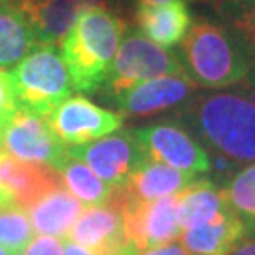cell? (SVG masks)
Returning <instances> with one entry per match:
<instances>
[{"label": "cell", "mask_w": 255, "mask_h": 255, "mask_svg": "<svg viewBox=\"0 0 255 255\" xmlns=\"http://www.w3.org/2000/svg\"><path fill=\"white\" fill-rule=\"evenodd\" d=\"M0 187L9 195L13 204L28 210L47 193L64 187L59 170L47 164L27 163L0 151Z\"/></svg>", "instance_id": "13"}, {"label": "cell", "mask_w": 255, "mask_h": 255, "mask_svg": "<svg viewBox=\"0 0 255 255\" xmlns=\"http://www.w3.org/2000/svg\"><path fill=\"white\" fill-rule=\"evenodd\" d=\"M246 237V227L229 208L204 225L182 231V246L189 255H227Z\"/></svg>", "instance_id": "17"}, {"label": "cell", "mask_w": 255, "mask_h": 255, "mask_svg": "<svg viewBox=\"0 0 255 255\" xmlns=\"http://www.w3.org/2000/svg\"><path fill=\"white\" fill-rule=\"evenodd\" d=\"M4 151L27 163L47 164L55 170L68 159V147L55 136L46 118L15 110L4 125Z\"/></svg>", "instance_id": "10"}, {"label": "cell", "mask_w": 255, "mask_h": 255, "mask_svg": "<svg viewBox=\"0 0 255 255\" xmlns=\"http://www.w3.org/2000/svg\"><path fill=\"white\" fill-rule=\"evenodd\" d=\"M47 125L64 146L76 147L110 136L123 127V116L82 95L68 97L47 116Z\"/></svg>", "instance_id": "8"}, {"label": "cell", "mask_w": 255, "mask_h": 255, "mask_svg": "<svg viewBox=\"0 0 255 255\" xmlns=\"http://www.w3.org/2000/svg\"><path fill=\"white\" fill-rule=\"evenodd\" d=\"M127 27L125 19L106 8L83 9L78 15L61 42V55L74 89L93 93L108 83L110 68Z\"/></svg>", "instance_id": "3"}, {"label": "cell", "mask_w": 255, "mask_h": 255, "mask_svg": "<svg viewBox=\"0 0 255 255\" xmlns=\"http://www.w3.org/2000/svg\"><path fill=\"white\" fill-rule=\"evenodd\" d=\"M136 6H155V4H166V2H174V0H134Z\"/></svg>", "instance_id": "31"}, {"label": "cell", "mask_w": 255, "mask_h": 255, "mask_svg": "<svg viewBox=\"0 0 255 255\" xmlns=\"http://www.w3.org/2000/svg\"><path fill=\"white\" fill-rule=\"evenodd\" d=\"M183 72L180 57L174 51L157 46L138 28L127 27L114 57L106 85L112 95H118L147 80Z\"/></svg>", "instance_id": "5"}, {"label": "cell", "mask_w": 255, "mask_h": 255, "mask_svg": "<svg viewBox=\"0 0 255 255\" xmlns=\"http://www.w3.org/2000/svg\"><path fill=\"white\" fill-rule=\"evenodd\" d=\"M64 189L74 195L82 204L87 206H104L114 197V187L102 182L87 164L68 155V159L59 166Z\"/></svg>", "instance_id": "21"}, {"label": "cell", "mask_w": 255, "mask_h": 255, "mask_svg": "<svg viewBox=\"0 0 255 255\" xmlns=\"http://www.w3.org/2000/svg\"><path fill=\"white\" fill-rule=\"evenodd\" d=\"M68 242L85 248L93 255H136V248L125 237L121 210L114 204L89 206L72 225Z\"/></svg>", "instance_id": "12"}, {"label": "cell", "mask_w": 255, "mask_h": 255, "mask_svg": "<svg viewBox=\"0 0 255 255\" xmlns=\"http://www.w3.org/2000/svg\"><path fill=\"white\" fill-rule=\"evenodd\" d=\"M227 255H255V235L246 237L242 242H238Z\"/></svg>", "instance_id": "28"}, {"label": "cell", "mask_w": 255, "mask_h": 255, "mask_svg": "<svg viewBox=\"0 0 255 255\" xmlns=\"http://www.w3.org/2000/svg\"><path fill=\"white\" fill-rule=\"evenodd\" d=\"M206 2H210V4H214L216 8H219V6H225V4H233V2H240V0H206Z\"/></svg>", "instance_id": "33"}, {"label": "cell", "mask_w": 255, "mask_h": 255, "mask_svg": "<svg viewBox=\"0 0 255 255\" xmlns=\"http://www.w3.org/2000/svg\"><path fill=\"white\" fill-rule=\"evenodd\" d=\"M6 2H11V0H0V4H6Z\"/></svg>", "instance_id": "36"}, {"label": "cell", "mask_w": 255, "mask_h": 255, "mask_svg": "<svg viewBox=\"0 0 255 255\" xmlns=\"http://www.w3.org/2000/svg\"><path fill=\"white\" fill-rule=\"evenodd\" d=\"M227 210L221 187L206 176H201L191 187L178 195V221L182 231L204 225Z\"/></svg>", "instance_id": "19"}, {"label": "cell", "mask_w": 255, "mask_h": 255, "mask_svg": "<svg viewBox=\"0 0 255 255\" xmlns=\"http://www.w3.org/2000/svg\"><path fill=\"white\" fill-rule=\"evenodd\" d=\"M136 255H189L185 252V248L182 246V242H168L164 246L159 248H151V250H146V252H140Z\"/></svg>", "instance_id": "27"}, {"label": "cell", "mask_w": 255, "mask_h": 255, "mask_svg": "<svg viewBox=\"0 0 255 255\" xmlns=\"http://www.w3.org/2000/svg\"><path fill=\"white\" fill-rule=\"evenodd\" d=\"M34 227L27 216V210L9 202L0 208V246L13 255H21L32 240Z\"/></svg>", "instance_id": "23"}, {"label": "cell", "mask_w": 255, "mask_h": 255, "mask_svg": "<svg viewBox=\"0 0 255 255\" xmlns=\"http://www.w3.org/2000/svg\"><path fill=\"white\" fill-rule=\"evenodd\" d=\"M68 151L114 189H121L128 176L147 161L132 130L99 138L83 146L68 147Z\"/></svg>", "instance_id": "9"}, {"label": "cell", "mask_w": 255, "mask_h": 255, "mask_svg": "<svg viewBox=\"0 0 255 255\" xmlns=\"http://www.w3.org/2000/svg\"><path fill=\"white\" fill-rule=\"evenodd\" d=\"M82 4L83 9H91V8H106L110 9V0H78Z\"/></svg>", "instance_id": "29"}, {"label": "cell", "mask_w": 255, "mask_h": 255, "mask_svg": "<svg viewBox=\"0 0 255 255\" xmlns=\"http://www.w3.org/2000/svg\"><path fill=\"white\" fill-rule=\"evenodd\" d=\"M199 178L201 176L180 172L163 163L147 159L146 163H142L128 176V180L119 191L128 201H157L164 197L180 195L187 187H191Z\"/></svg>", "instance_id": "14"}, {"label": "cell", "mask_w": 255, "mask_h": 255, "mask_svg": "<svg viewBox=\"0 0 255 255\" xmlns=\"http://www.w3.org/2000/svg\"><path fill=\"white\" fill-rule=\"evenodd\" d=\"M38 40L17 0L0 4V70H9L19 64Z\"/></svg>", "instance_id": "20"}, {"label": "cell", "mask_w": 255, "mask_h": 255, "mask_svg": "<svg viewBox=\"0 0 255 255\" xmlns=\"http://www.w3.org/2000/svg\"><path fill=\"white\" fill-rule=\"evenodd\" d=\"M0 255H13V254H11L9 250H6L4 246H0Z\"/></svg>", "instance_id": "35"}, {"label": "cell", "mask_w": 255, "mask_h": 255, "mask_svg": "<svg viewBox=\"0 0 255 255\" xmlns=\"http://www.w3.org/2000/svg\"><path fill=\"white\" fill-rule=\"evenodd\" d=\"M212 155L238 164L255 163V104L244 93L216 91L193 95L185 106L174 112Z\"/></svg>", "instance_id": "1"}, {"label": "cell", "mask_w": 255, "mask_h": 255, "mask_svg": "<svg viewBox=\"0 0 255 255\" xmlns=\"http://www.w3.org/2000/svg\"><path fill=\"white\" fill-rule=\"evenodd\" d=\"M17 4L34 30L38 44L47 46L61 44L78 15L83 11L78 0H17Z\"/></svg>", "instance_id": "16"}, {"label": "cell", "mask_w": 255, "mask_h": 255, "mask_svg": "<svg viewBox=\"0 0 255 255\" xmlns=\"http://www.w3.org/2000/svg\"><path fill=\"white\" fill-rule=\"evenodd\" d=\"M9 202H11L9 195L0 187V208H2V206H6V204H9Z\"/></svg>", "instance_id": "32"}, {"label": "cell", "mask_w": 255, "mask_h": 255, "mask_svg": "<svg viewBox=\"0 0 255 255\" xmlns=\"http://www.w3.org/2000/svg\"><path fill=\"white\" fill-rule=\"evenodd\" d=\"M197 85L187 74H170L153 78L114 95L121 116L128 118H153L164 112H176L193 99Z\"/></svg>", "instance_id": "11"}, {"label": "cell", "mask_w": 255, "mask_h": 255, "mask_svg": "<svg viewBox=\"0 0 255 255\" xmlns=\"http://www.w3.org/2000/svg\"><path fill=\"white\" fill-rule=\"evenodd\" d=\"M64 255H93V254L87 252L85 248L74 244V242H66V244H64Z\"/></svg>", "instance_id": "30"}, {"label": "cell", "mask_w": 255, "mask_h": 255, "mask_svg": "<svg viewBox=\"0 0 255 255\" xmlns=\"http://www.w3.org/2000/svg\"><path fill=\"white\" fill-rule=\"evenodd\" d=\"M0 151H4V125L0 123Z\"/></svg>", "instance_id": "34"}, {"label": "cell", "mask_w": 255, "mask_h": 255, "mask_svg": "<svg viewBox=\"0 0 255 255\" xmlns=\"http://www.w3.org/2000/svg\"><path fill=\"white\" fill-rule=\"evenodd\" d=\"M108 204L121 210L125 237L138 254L174 242L182 235L178 221V195L140 202L128 201L119 189H114Z\"/></svg>", "instance_id": "7"}, {"label": "cell", "mask_w": 255, "mask_h": 255, "mask_svg": "<svg viewBox=\"0 0 255 255\" xmlns=\"http://www.w3.org/2000/svg\"><path fill=\"white\" fill-rule=\"evenodd\" d=\"M149 161L193 176H208L212 159L208 149L176 119L146 123L132 130Z\"/></svg>", "instance_id": "6"}, {"label": "cell", "mask_w": 255, "mask_h": 255, "mask_svg": "<svg viewBox=\"0 0 255 255\" xmlns=\"http://www.w3.org/2000/svg\"><path fill=\"white\" fill-rule=\"evenodd\" d=\"M221 191L227 206L242 221L248 235H255V163L240 166L221 185Z\"/></svg>", "instance_id": "22"}, {"label": "cell", "mask_w": 255, "mask_h": 255, "mask_svg": "<svg viewBox=\"0 0 255 255\" xmlns=\"http://www.w3.org/2000/svg\"><path fill=\"white\" fill-rule=\"evenodd\" d=\"M134 19L138 30L161 47L182 44L193 23L191 9L185 0H174L155 6H136Z\"/></svg>", "instance_id": "15"}, {"label": "cell", "mask_w": 255, "mask_h": 255, "mask_svg": "<svg viewBox=\"0 0 255 255\" xmlns=\"http://www.w3.org/2000/svg\"><path fill=\"white\" fill-rule=\"evenodd\" d=\"M13 99L17 110L38 118H47L74 91L61 49L38 44L9 72Z\"/></svg>", "instance_id": "4"}, {"label": "cell", "mask_w": 255, "mask_h": 255, "mask_svg": "<svg viewBox=\"0 0 255 255\" xmlns=\"http://www.w3.org/2000/svg\"><path fill=\"white\" fill-rule=\"evenodd\" d=\"M15 110H17V106H15V99H13L9 72L0 70V123L6 125Z\"/></svg>", "instance_id": "26"}, {"label": "cell", "mask_w": 255, "mask_h": 255, "mask_svg": "<svg viewBox=\"0 0 255 255\" xmlns=\"http://www.w3.org/2000/svg\"><path fill=\"white\" fill-rule=\"evenodd\" d=\"M180 63L197 87L227 89L252 76L255 57L229 25L199 19L182 40Z\"/></svg>", "instance_id": "2"}, {"label": "cell", "mask_w": 255, "mask_h": 255, "mask_svg": "<svg viewBox=\"0 0 255 255\" xmlns=\"http://www.w3.org/2000/svg\"><path fill=\"white\" fill-rule=\"evenodd\" d=\"M216 9L223 17L225 25L240 34V38L246 42V46L255 57V0H240L219 6Z\"/></svg>", "instance_id": "24"}, {"label": "cell", "mask_w": 255, "mask_h": 255, "mask_svg": "<svg viewBox=\"0 0 255 255\" xmlns=\"http://www.w3.org/2000/svg\"><path fill=\"white\" fill-rule=\"evenodd\" d=\"M30 223L40 235L66 238L76 219L83 212V204L64 187L47 193L30 208Z\"/></svg>", "instance_id": "18"}, {"label": "cell", "mask_w": 255, "mask_h": 255, "mask_svg": "<svg viewBox=\"0 0 255 255\" xmlns=\"http://www.w3.org/2000/svg\"><path fill=\"white\" fill-rule=\"evenodd\" d=\"M21 255H64V244L55 237H40L32 238Z\"/></svg>", "instance_id": "25"}, {"label": "cell", "mask_w": 255, "mask_h": 255, "mask_svg": "<svg viewBox=\"0 0 255 255\" xmlns=\"http://www.w3.org/2000/svg\"><path fill=\"white\" fill-rule=\"evenodd\" d=\"M19 2H30V0H19Z\"/></svg>", "instance_id": "37"}]
</instances>
